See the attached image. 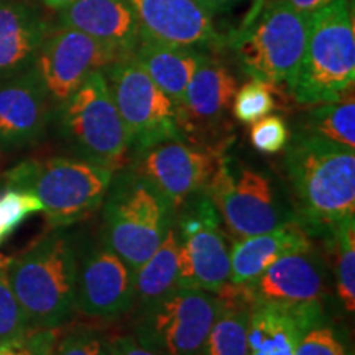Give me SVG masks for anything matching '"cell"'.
<instances>
[{
  "label": "cell",
  "mask_w": 355,
  "mask_h": 355,
  "mask_svg": "<svg viewBox=\"0 0 355 355\" xmlns=\"http://www.w3.org/2000/svg\"><path fill=\"white\" fill-rule=\"evenodd\" d=\"M306 331L285 311L254 303L248 314L247 355H295Z\"/></svg>",
  "instance_id": "obj_25"
},
{
  "label": "cell",
  "mask_w": 355,
  "mask_h": 355,
  "mask_svg": "<svg viewBox=\"0 0 355 355\" xmlns=\"http://www.w3.org/2000/svg\"><path fill=\"white\" fill-rule=\"evenodd\" d=\"M141 40L204 50L217 48L225 38L217 32L212 13L198 0H127Z\"/></svg>",
  "instance_id": "obj_17"
},
{
  "label": "cell",
  "mask_w": 355,
  "mask_h": 355,
  "mask_svg": "<svg viewBox=\"0 0 355 355\" xmlns=\"http://www.w3.org/2000/svg\"><path fill=\"white\" fill-rule=\"evenodd\" d=\"M58 329L30 331L21 339L0 345V355H51Z\"/></svg>",
  "instance_id": "obj_34"
},
{
  "label": "cell",
  "mask_w": 355,
  "mask_h": 355,
  "mask_svg": "<svg viewBox=\"0 0 355 355\" xmlns=\"http://www.w3.org/2000/svg\"><path fill=\"white\" fill-rule=\"evenodd\" d=\"M61 25L109 44L123 56L135 53L141 40L127 0H73L61 8Z\"/></svg>",
  "instance_id": "obj_19"
},
{
  "label": "cell",
  "mask_w": 355,
  "mask_h": 355,
  "mask_svg": "<svg viewBox=\"0 0 355 355\" xmlns=\"http://www.w3.org/2000/svg\"><path fill=\"white\" fill-rule=\"evenodd\" d=\"M285 150L295 220L306 232L329 234L355 219L354 148L296 132Z\"/></svg>",
  "instance_id": "obj_1"
},
{
  "label": "cell",
  "mask_w": 355,
  "mask_h": 355,
  "mask_svg": "<svg viewBox=\"0 0 355 355\" xmlns=\"http://www.w3.org/2000/svg\"><path fill=\"white\" fill-rule=\"evenodd\" d=\"M283 87L250 79V81L239 86L232 102V115L241 123L252 125L268 115L272 110L278 109L283 104Z\"/></svg>",
  "instance_id": "obj_28"
},
{
  "label": "cell",
  "mask_w": 355,
  "mask_h": 355,
  "mask_svg": "<svg viewBox=\"0 0 355 355\" xmlns=\"http://www.w3.org/2000/svg\"><path fill=\"white\" fill-rule=\"evenodd\" d=\"M79 245L66 227L38 237L6 268L30 327L61 329L76 313Z\"/></svg>",
  "instance_id": "obj_2"
},
{
  "label": "cell",
  "mask_w": 355,
  "mask_h": 355,
  "mask_svg": "<svg viewBox=\"0 0 355 355\" xmlns=\"http://www.w3.org/2000/svg\"><path fill=\"white\" fill-rule=\"evenodd\" d=\"M290 128L285 119L279 115H265L260 121L252 123L250 141L257 152L275 155L283 152L290 141Z\"/></svg>",
  "instance_id": "obj_31"
},
{
  "label": "cell",
  "mask_w": 355,
  "mask_h": 355,
  "mask_svg": "<svg viewBox=\"0 0 355 355\" xmlns=\"http://www.w3.org/2000/svg\"><path fill=\"white\" fill-rule=\"evenodd\" d=\"M135 303L133 272L104 242L79 252L76 311L112 321L130 313Z\"/></svg>",
  "instance_id": "obj_16"
},
{
  "label": "cell",
  "mask_w": 355,
  "mask_h": 355,
  "mask_svg": "<svg viewBox=\"0 0 355 355\" xmlns=\"http://www.w3.org/2000/svg\"><path fill=\"white\" fill-rule=\"evenodd\" d=\"M112 170L81 158L28 159L6 175L8 188L33 193L51 229L69 227L99 211L114 178Z\"/></svg>",
  "instance_id": "obj_4"
},
{
  "label": "cell",
  "mask_w": 355,
  "mask_h": 355,
  "mask_svg": "<svg viewBox=\"0 0 355 355\" xmlns=\"http://www.w3.org/2000/svg\"><path fill=\"white\" fill-rule=\"evenodd\" d=\"M309 30L300 68L288 87L298 104L343 99L355 83V21L352 0H332L308 13Z\"/></svg>",
  "instance_id": "obj_3"
},
{
  "label": "cell",
  "mask_w": 355,
  "mask_h": 355,
  "mask_svg": "<svg viewBox=\"0 0 355 355\" xmlns=\"http://www.w3.org/2000/svg\"><path fill=\"white\" fill-rule=\"evenodd\" d=\"M293 7L298 8L303 13H313L319 10V8L329 6L332 0H288Z\"/></svg>",
  "instance_id": "obj_36"
},
{
  "label": "cell",
  "mask_w": 355,
  "mask_h": 355,
  "mask_svg": "<svg viewBox=\"0 0 355 355\" xmlns=\"http://www.w3.org/2000/svg\"><path fill=\"white\" fill-rule=\"evenodd\" d=\"M69 2H73V0H43L44 6H48L50 8H55V10H61V8L68 6Z\"/></svg>",
  "instance_id": "obj_38"
},
{
  "label": "cell",
  "mask_w": 355,
  "mask_h": 355,
  "mask_svg": "<svg viewBox=\"0 0 355 355\" xmlns=\"http://www.w3.org/2000/svg\"><path fill=\"white\" fill-rule=\"evenodd\" d=\"M35 212H43V204L33 193L7 188L0 194V237H8L26 217Z\"/></svg>",
  "instance_id": "obj_30"
},
{
  "label": "cell",
  "mask_w": 355,
  "mask_h": 355,
  "mask_svg": "<svg viewBox=\"0 0 355 355\" xmlns=\"http://www.w3.org/2000/svg\"><path fill=\"white\" fill-rule=\"evenodd\" d=\"M102 207V242L133 273L159 247L176 217L170 202L132 168L114 173Z\"/></svg>",
  "instance_id": "obj_6"
},
{
  "label": "cell",
  "mask_w": 355,
  "mask_h": 355,
  "mask_svg": "<svg viewBox=\"0 0 355 355\" xmlns=\"http://www.w3.org/2000/svg\"><path fill=\"white\" fill-rule=\"evenodd\" d=\"M308 30V13L300 12L288 0H265L225 42L250 79L285 86L288 91L303 60Z\"/></svg>",
  "instance_id": "obj_5"
},
{
  "label": "cell",
  "mask_w": 355,
  "mask_h": 355,
  "mask_svg": "<svg viewBox=\"0 0 355 355\" xmlns=\"http://www.w3.org/2000/svg\"><path fill=\"white\" fill-rule=\"evenodd\" d=\"M6 268H0V345L21 339L33 331L19 300L13 295Z\"/></svg>",
  "instance_id": "obj_29"
},
{
  "label": "cell",
  "mask_w": 355,
  "mask_h": 355,
  "mask_svg": "<svg viewBox=\"0 0 355 355\" xmlns=\"http://www.w3.org/2000/svg\"><path fill=\"white\" fill-rule=\"evenodd\" d=\"M313 245L311 235L296 220L252 237L235 241L230 250L232 285H252L273 261L291 250Z\"/></svg>",
  "instance_id": "obj_21"
},
{
  "label": "cell",
  "mask_w": 355,
  "mask_h": 355,
  "mask_svg": "<svg viewBox=\"0 0 355 355\" xmlns=\"http://www.w3.org/2000/svg\"><path fill=\"white\" fill-rule=\"evenodd\" d=\"M61 132L78 157L119 171L130 159V141L102 71L89 74L61 105Z\"/></svg>",
  "instance_id": "obj_7"
},
{
  "label": "cell",
  "mask_w": 355,
  "mask_h": 355,
  "mask_svg": "<svg viewBox=\"0 0 355 355\" xmlns=\"http://www.w3.org/2000/svg\"><path fill=\"white\" fill-rule=\"evenodd\" d=\"M8 260H10V259H7V257L0 255V268H6V266L8 265Z\"/></svg>",
  "instance_id": "obj_39"
},
{
  "label": "cell",
  "mask_w": 355,
  "mask_h": 355,
  "mask_svg": "<svg viewBox=\"0 0 355 355\" xmlns=\"http://www.w3.org/2000/svg\"><path fill=\"white\" fill-rule=\"evenodd\" d=\"M198 2L201 3L204 8H207L211 13H214L230 10V8L237 6V3H241L242 0H198Z\"/></svg>",
  "instance_id": "obj_37"
},
{
  "label": "cell",
  "mask_w": 355,
  "mask_h": 355,
  "mask_svg": "<svg viewBox=\"0 0 355 355\" xmlns=\"http://www.w3.org/2000/svg\"><path fill=\"white\" fill-rule=\"evenodd\" d=\"M298 132L355 150L354 91L343 99L318 104L304 112L298 121Z\"/></svg>",
  "instance_id": "obj_26"
},
{
  "label": "cell",
  "mask_w": 355,
  "mask_h": 355,
  "mask_svg": "<svg viewBox=\"0 0 355 355\" xmlns=\"http://www.w3.org/2000/svg\"><path fill=\"white\" fill-rule=\"evenodd\" d=\"M247 286L254 303L285 311L306 329L322 324L329 286L326 265L314 245L282 255Z\"/></svg>",
  "instance_id": "obj_10"
},
{
  "label": "cell",
  "mask_w": 355,
  "mask_h": 355,
  "mask_svg": "<svg viewBox=\"0 0 355 355\" xmlns=\"http://www.w3.org/2000/svg\"><path fill=\"white\" fill-rule=\"evenodd\" d=\"M219 309L217 293L180 288L139 311L132 336L158 355H204Z\"/></svg>",
  "instance_id": "obj_9"
},
{
  "label": "cell",
  "mask_w": 355,
  "mask_h": 355,
  "mask_svg": "<svg viewBox=\"0 0 355 355\" xmlns=\"http://www.w3.org/2000/svg\"><path fill=\"white\" fill-rule=\"evenodd\" d=\"M2 242H3V239H2V237H0V243H2Z\"/></svg>",
  "instance_id": "obj_40"
},
{
  "label": "cell",
  "mask_w": 355,
  "mask_h": 355,
  "mask_svg": "<svg viewBox=\"0 0 355 355\" xmlns=\"http://www.w3.org/2000/svg\"><path fill=\"white\" fill-rule=\"evenodd\" d=\"M50 115L51 101L35 68L0 79V150L15 152L37 144Z\"/></svg>",
  "instance_id": "obj_18"
},
{
  "label": "cell",
  "mask_w": 355,
  "mask_h": 355,
  "mask_svg": "<svg viewBox=\"0 0 355 355\" xmlns=\"http://www.w3.org/2000/svg\"><path fill=\"white\" fill-rule=\"evenodd\" d=\"M122 56L109 44L63 26L43 40L33 68L51 104L61 107L89 74L107 68Z\"/></svg>",
  "instance_id": "obj_15"
},
{
  "label": "cell",
  "mask_w": 355,
  "mask_h": 355,
  "mask_svg": "<svg viewBox=\"0 0 355 355\" xmlns=\"http://www.w3.org/2000/svg\"><path fill=\"white\" fill-rule=\"evenodd\" d=\"M109 355H158L141 345L133 336H114L107 339Z\"/></svg>",
  "instance_id": "obj_35"
},
{
  "label": "cell",
  "mask_w": 355,
  "mask_h": 355,
  "mask_svg": "<svg viewBox=\"0 0 355 355\" xmlns=\"http://www.w3.org/2000/svg\"><path fill=\"white\" fill-rule=\"evenodd\" d=\"M44 38L46 24L32 6L0 0V79L30 69Z\"/></svg>",
  "instance_id": "obj_20"
},
{
  "label": "cell",
  "mask_w": 355,
  "mask_h": 355,
  "mask_svg": "<svg viewBox=\"0 0 355 355\" xmlns=\"http://www.w3.org/2000/svg\"><path fill=\"white\" fill-rule=\"evenodd\" d=\"M224 158L225 148L168 140L132 155L130 168L152 184L178 214L186 202L206 191Z\"/></svg>",
  "instance_id": "obj_14"
},
{
  "label": "cell",
  "mask_w": 355,
  "mask_h": 355,
  "mask_svg": "<svg viewBox=\"0 0 355 355\" xmlns=\"http://www.w3.org/2000/svg\"><path fill=\"white\" fill-rule=\"evenodd\" d=\"M295 355H347V352L331 327L318 324L301 336Z\"/></svg>",
  "instance_id": "obj_33"
},
{
  "label": "cell",
  "mask_w": 355,
  "mask_h": 355,
  "mask_svg": "<svg viewBox=\"0 0 355 355\" xmlns=\"http://www.w3.org/2000/svg\"><path fill=\"white\" fill-rule=\"evenodd\" d=\"M355 219H349L327 234L334 254L337 296L349 314L355 311Z\"/></svg>",
  "instance_id": "obj_27"
},
{
  "label": "cell",
  "mask_w": 355,
  "mask_h": 355,
  "mask_svg": "<svg viewBox=\"0 0 355 355\" xmlns=\"http://www.w3.org/2000/svg\"><path fill=\"white\" fill-rule=\"evenodd\" d=\"M110 96L127 128L132 155L168 140H181L173 101L159 89L135 55L102 69Z\"/></svg>",
  "instance_id": "obj_8"
},
{
  "label": "cell",
  "mask_w": 355,
  "mask_h": 355,
  "mask_svg": "<svg viewBox=\"0 0 355 355\" xmlns=\"http://www.w3.org/2000/svg\"><path fill=\"white\" fill-rule=\"evenodd\" d=\"M204 193L235 241L270 232L291 222L283 216L270 175L252 168H242L234 175L227 157L222 159Z\"/></svg>",
  "instance_id": "obj_13"
},
{
  "label": "cell",
  "mask_w": 355,
  "mask_h": 355,
  "mask_svg": "<svg viewBox=\"0 0 355 355\" xmlns=\"http://www.w3.org/2000/svg\"><path fill=\"white\" fill-rule=\"evenodd\" d=\"M220 309L209 337L204 355H247L248 314L254 304L247 285L227 283L217 291Z\"/></svg>",
  "instance_id": "obj_24"
},
{
  "label": "cell",
  "mask_w": 355,
  "mask_h": 355,
  "mask_svg": "<svg viewBox=\"0 0 355 355\" xmlns=\"http://www.w3.org/2000/svg\"><path fill=\"white\" fill-rule=\"evenodd\" d=\"M176 290H180V241L173 222L159 247L133 273V308H150Z\"/></svg>",
  "instance_id": "obj_23"
},
{
  "label": "cell",
  "mask_w": 355,
  "mask_h": 355,
  "mask_svg": "<svg viewBox=\"0 0 355 355\" xmlns=\"http://www.w3.org/2000/svg\"><path fill=\"white\" fill-rule=\"evenodd\" d=\"M51 355H109L107 337L89 327H76L58 337Z\"/></svg>",
  "instance_id": "obj_32"
},
{
  "label": "cell",
  "mask_w": 355,
  "mask_h": 355,
  "mask_svg": "<svg viewBox=\"0 0 355 355\" xmlns=\"http://www.w3.org/2000/svg\"><path fill=\"white\" fill-rule=\"evenodd\" d=\"M239 79L230 68L214 56L206 55L176 105V123L181 140L191 145L225 148L229 123Z\"/></svg>",
  "instance_id": "obj_12"
},
{
  "label": "cell",
  "mask_w": 355,
  "mask_h": 355,
  "mask_svg": "<svg viewBox=\"0 0 355 355\" xmlns=\"http://www.w3.org/2000/svg\"><path fill=\"white\" fill-rule=\"evenodd\" d=\"M180 211L178 219L175 217L180 288L217 293L230 277V248L219 212L206 193L191 199Z\"/></svg>",
  "instance_id": "obj_11"
},
{
  "label": "cell",
  "mask_w": 355,
  "mask_h": 355,
  "mask_svg": "<svg viewBox=\"0 0 355 355\" xmlns=\"http://www.w3.org/2000/svg\"><path fill=\"white\" fill-rule=\"evenodd\" d=\"M133 55L153 79V83L173 101L176 109L206 53L196 48L173 46V44L140 40Z\"/></svg>",
  "instance_id": "obj_22"
}]
</instances>
